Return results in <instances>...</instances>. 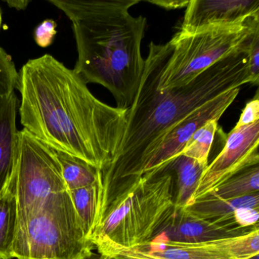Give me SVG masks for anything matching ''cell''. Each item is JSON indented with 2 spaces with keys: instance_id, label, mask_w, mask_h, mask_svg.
Listing matches in <instances>:
<instances>
[{
  "instance_id": "6da1fadb",
  "label": "cell",
  "mask_w": 259,
  "mask_h": 259,
  "mask_svg": "<svg viewBox=\"0 0 259 259\" xmlns=\"http://www.w3.org/2000/svg\"><path fill=\"white\" fill-rule=\"evenodd\" d=\"M172 51L169 41L150 44L137 95L127 110L117 154L110 166L99 170L102 210L142 178L148 159L176 124L220 95L243 84H252L247 50L222 59L188 84L158 90Z\"/></svg>"
},
{
  "instance_id": "7a4b0ae2",
  "label": "cell",
  "mask_w": 259,
  "mask_h": 259,
  "mask_svg": "<svg viewBox=\"0 0 259 259\" xmlns=\"http://www.w3.org/2000/svg\"><path fill=\"white\" fill-rule=\"evenodd\" d=\"M19 75L24 130L99 170L110 166L123 136L127 110L101 102L73 69L50 54L28 60Z\"/></svg>"
},
{
  "instance_id": "3957f363",
  "label": "cell",
  "mask_w": 259,
  "mask_h": 259,
  "mask_svg": "<svg viewBox=\"0 0 259 259\" xmlns=\"http://www.w3.org/2000/svg\"><path fill=\"white\" fill-rule=\"evenodd\" d=\"M141 0H49L72 22L78 60L74 72L86 84L104 86L116 108L128 110L145 68L141 45L146 18L130 9Z\"/></svg>"
},
{
  "instance_id": "277c9868",
  "label": "cell",
  "mask_w": 259,
  "mask_h": 259,
  "mask_svg": "<svg viewBox=\"0 0 259 259\" xmlns=\"http://www.w3.org/2000/svg\"><path fill=\"white\" fill-rule=\"evenodd\" d=\"M174 189L169 171L142 177L109 204L91 242L108 241L128 248L148 245L174 217Z\"/></svg>"
},
{
  "instance_id": "5b68a950",
  "label": "cell",
  "mask_w": 259,
  "mask_h": 259,
  "mask_svg": "<svg viewBox=\"0 0 259 259\" xmlns=\"http://www.w3.org/2000/svg\"><path fill=\"white\" fill-rule=\"evenodd\" d=\"M95 247L86 238L69 191L53 195L16 231L13 257L84 259Z\"/></svg>"
},
{
  "instance_id": "8992f818",
  "label": "cell",
  "mask_w": 259,
  "mask_h": 259,
  "mask_svg": "<svg viewBox=\"0 0 259 259\" xmlns=\"http://www.w3.org/2000/svg\"><path fill=\"white\" fill-rule=\"evenodd\" d=\"M257 32L259 19L207 27L192 32L179 31L169 40L172 54L157 89L166 90L188 84L222 59L247 51Z\"/></svg>"
},
{
  "instance_id": "52a82bcc",
  "label": "cell",
  "mask_w": 259,
  "mask_h": 259,
  "mask_svg": "<svg viewBox=\"0 0 259 259\" xmlns=\"http://www.w3.org/2000/svg\"><path fill=\"white\" fill-rule=\"evenodd\" d=\"M14 172L19 230L47 200L68 189L55 150L24 128L19 131Z\"/></svg>"
},
{
  "instance_id": "ba28073f",
  "label": "cell",
  "mask_w": 259,
  "mask_h": 259,
  "mask_svg": "<svg viewBox=\"0 0 259 259\" xmlns=\"http://www.w3.org/2000/svg\"><path fill=\"white\" fill-rule=\"evenodd\" d=\"M258 143L259 121L234 127L227 136L221 152L203 172L189 206L211 193L242 169L259 164Z\"/></svg>"
},
{
  "instance_id": "9c48e42d",
  "label": "cell",
  "mask_w": 259,
  "mask_h": 259,
  "mask_svg": "<svg viewBox=\"0 0 259 259\" xmlns=\"http://www.w3.org/2000/svg\"><path fill=\"white\" fill-rule=\"evenodd\" d=\"M240 89L229 91L198 107L170 128L147 161L142 177L153 179L162 166L181 154L194 133L210 120L218 121L239 95Z\"/></svg>"
},
{
  "instance_id": "30bf717a",
  "label": "cell",
  "mask_w": 259,
  "mask_h": 259,
  "mask_svg": "<svg viewBox=\"0 0 259 259\" xmlns=\"http://www.w3.org/2000/svg\"><path fill=\"white\" fill-rule=\"evenodd\" d=\"M250 19H259V0H191L180 31L244 23Z\"/></svg>"
},
{
  "instance_id": "8fae6325",
  "label": "cell",
  "mask_w": 259,
  "mask_h": 259,
  "mask_svg": "<svg viewBox=\"0 0 259 259\" xmlns=\"http://www.w3.org/2000/svg\"><path fill=\"white\" fill-rule=\"evenodd\" d=\"M150 242L199 251L205 259H251L259 254V230L257 225L243 234L193 243L163 240L158 238H154Z\"/></svg>"
},
{
  "instance_id": "7c38bea8",
  "label": "cell",
  "mask_w": 259,
  "mask_h": 259,
  "mask_svg": "<svg viewBox=\"0 0 259 259\" xmlns=\"http://www.w3.org/2000/svg\"><path fill=\"white\" fill-rule=\"evenodd\" d=\"M245 229L233 224H214L189 219L176 213L154 238L193 243L243 234L248 232Z\"/></svg>"
},
{
  "instance_id": "4fadbf2b",
  "label": "cell",
  "mask_w": 259,
  "mask_h": 259,
  "mask_svg": "<svg viewBox=\"0 0 259 259\" xmlns=\"http://www.w3.org/2000/svg\"><path fill=\"white\" fill-rule=\"evenodd\" d=\"M17 105L16 93L0 105V193L10 183L16 167L19 142Z\"/></svg>"
},
{
  "instance_id": "5bb4252c",
  "label": "cell",
  "mask_w": 259,
  "mask_h": 259,
  "mask_svg": "<svg viewBox=\"0 0 259 259\" xmlns=\"http://www.w3.org/2000/svg\"><path fill=\"white\" fill-rule=\"evenodd\" d=\"M242 207L259 209L258 192L228 200L206 196L177 213L189 219L211 224L236 225L233 221V213Z\"/></svg>"
},
{
  "instance_id": "9a60e30c",
  "label": "cell",
  "mask_w": 259,
  "mask_h": 259,
  "mask_svg": "<svg viewBox=\"0 0 259 259\" xmlns=\"http://www.w3.org/2000/svg\"><path fill=\"white\" fill-rule=\"evenodd\" d=\"M207 166L183 154L177 156L163 165L162 172H174L177 177V192L174 198V215L190 204L200 179Z\"/></svg>"
},
{
  "instance_id": "2e32d148",
  "label": "cell",
  "mask_w": 259,
  "mask_h": 259,
  "mask_svg": "<svg viewBox=\"0 0 259 259\" xmlns=\"http://www.w3.org/2000/svg\"><path fill=\"white\" fill-rule=\"evenodd\" d=\"M15 171V169H14ZM18 227V206L15 172L0 193V259H13Z\"/></svg>"
},
{
  "instance_id": "e0dca14e",
  "label": "cell",
  "mask_w": 259,
  "mask_h": 259,
  "mask_svg": "<svg viewBox=\"0 0 259 259\" xmlns=\"http://www.w3.org/2000/svg\"><path fill=\"white\" fill-rule=\"evenodd\" d=\"M69 192L84 235L90 241L99 219L100 179L91 186L70 190Z\"/></svg>"
},
{
  "instance_id": "ac0fdd59",
  "label": "cell",
  "mask_w": 259,
  "mask_h": 259,
  "mask_svg": "<svg viewBox=\"0 0 259 259\" xmlns=\"http://www.w3.org/2000/svg\"><path fill=\"white\" fill-rule=\"evenodd\" d=\"M55 152L68 190L86 187L99 180V169L70 154L56 150Z\"/></svg>"
},
{
  "instance_id": "d6986e66",
  "label": "cell",
  "mask_w": 259,
  "mask_h": 259,
  "mask_svg": "<svg viewBox=\"0 0 259 259\" xmlns=\"http://www.w3.org/2000/svg\"><path fill=\"white\" fill-rule=\"evenodd\" d=\"M259 190V164L242 169L217 188L207 196L233 199L257 193Z\"/></svg>"
},
{
  "instance_id": "ffe728a7",
  "label": "cell",
  "mask_w": 259,
  "mask_h": 259,
  "mask_svg": "<svg viewBox=\"0 0 259 259\" xmlns=\"http://www.w3.org/2000/svg\"><path fill=\"white\" fill-rule=\"evenodd\" d=\"M218 121L210 120L194 133L181 154L196 160L201 164L208 165L210 148L218 128Z\"/></svg>"
},
{
  "instance_id": "44dd1931",
  "label": "cell",
  "mask_w": 259,
  "mask_h": 259,
  "mask_svg": "<svg viewBox=\"0 0 259 259\" xmlns=\"http://www.w3.org/2000/svg\"><path fill=\"white\" fill-rule=\"evenodd\" d=\"M92 244L98 254L106 259H166L142 248H124L108 241H96Z\"/></svg>"
},
{
  "instance_id": "7402d4cb",
  "label": "cell",
  "mask_w": 259,
  "mask_h": 259,
  "mask_svg": "<svg viewBox=\"0 0 259 259\" xmlns=\"http://www.w3.org/2000/svg\"><path fill=\"white\" fill-rule=\"evenodd\" d=\"M19 75L11 56L0 47V105L15 93Z\"/></svg>"
},
{
  "instance_id": "603a6c76",
  "label": "cell",
  "mask_w": 259,
  "mask_h": 259,
  "mask_svg": "<svg viewBox=\"0 0 259 259\" xmlns=\"http://www.w3.org/2000/svg\"><path fill=\"white\" fill-rule=\"evenodd\" d=\"M57 33V23L54 20L47 19L36 27L34 40L40 48H48L52 45Z\"/></svg>"
},
{
  "instance_id": "cb8c5ba5",
  "label": "cell",
  "mask_w": 259,
  "mask_h": 259,
  "mask_svg": "<svg viewBox=\"0 0 259 259\" xmlns=\"http://www.w3.org/2000/svg\"><path fill=\"white\" fill-rule=\"evenodd\" d=\"M248 65L253 85H258L259 81V32L254 34L248 51Z\"/></svg>"
},
{
  "instance_id": "d4e9b609",
  "label": "cell",
  "mask_w": 259,
  "mask_h": 259,
  "mask_svg": "<svg viewBox=\"0 0 259 259\" xmlns=\"http://www.w3.org/2000/svg\"><path fill=\"white\" fill-rule=\"evenodd\" d=\"M258 218L259 209L254 207H239L233 213V221L241 228H248L257 225Z\"/></svg>"
},
{
  "instance_id": "484cf974",
  "label": "cell",
  "mask_w": 259,
  "mask_h": 259,
  "mask_svg": "<svg viewBox=\"0 0 259 259\" xmlns=\"http://www.w3.org/2000/svg\"><path fill=\"white\" fill-rule=\"evenodd\" d=\"M259 121V98L257 93L254 99L247 103L235 127H242Z\"/></svg>"
},
{
  "instance_id": "4316f807",
  "label": "cell",
  "mask_w": 259,
  "mask_h": 259,
  "mask_svg": "<svg viewBox=\"0 0 259 259\" xmlns=\"http://www.w3.org/2000/svg\"><path fill=\"white\" fill-rule=\"evenodd\" d=\"M148 2L167 10L186 8L189 4V0H149Z\"/></svg>"
},
{
  "instance_id": "83f0119b",
  "label": "cell",
  "mask_w": 259,
  "mask_h": 259,
  "mask_svg": "<svg viewBox=\"0 0 259 259\" xmlns=\"http://www.w3.org/2000/svg\"><path fill=\"white\" fill-rule=\"evenodd\" d=\"M10 8H14L17 10H25L31 1L28 0H17V1H5Z\"/></svg>"
},
{
  "instance_id": "f1b7e54d",
  "label": "cell",
  "mask_w": 259,
  "mask_h": 259,
  "mask_svg": "<svg viewBox=\"0 0 259 259\" xmlns=\"http://www.w3.org/2000/svg\"><path fill=\"white\" fill-rule=\"evenodd\" d=\"M85 259H106L104 258V257L100 256L99 254H95V253H92L91 255H89V257H86Z\"/></svg>"
},
{
  "instance_id": "f546056e",
  "label": "cell",
  "mask_w": 259,
  "mask_h": 259,
  "mask_svg": "<svg viewBox=\"0 0 259 259\" xmlns=\"http://www.w3.org/2000/svg\"><path fill=\"white\" fill-rule=\"evenodd\" d=\"M3 24V16H2V10L0 9V31H1V28H2Z\"/></svg>"
},
{
  "instance_id": "4dcf8cb0",
  "label": "cell",
  "mask_w": 259,
  "mask_h": 259,
  "mask_svg": "<svg viewBox=\"0 0 259 259\" xmlns=\"http://www.w3.org/2000/svg\"><path fill=\"white\" fill-rule=\"evenodd\" d=\"M84 259H85V258H84Z\"/></svg>"
}]
</instances>
